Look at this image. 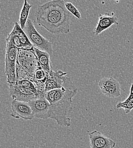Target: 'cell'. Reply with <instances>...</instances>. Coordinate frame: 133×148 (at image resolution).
I'll return each instance as SVG.
<instances>
[{
	"label": "cell",
	"mask_w": 133,
	"mask_h": 148,
	"mask_svg": "<svg viewBox=\"0 0 133 148\" xmlns=\"http://www.w3.org/2000/svg\"><path fill=\"white\" fill-rule=\"evenodd\" d=\"M23 30L34 47L46 51L50 55L53 54V48L51 42L39 34L31 19H27Z\"/></svg>",
	"instance_id": "cell-3"
},
{
	"label": "cell",
	"mask_w": 133,
	"mask_h": 148,
	"mask_svg": "<svg viewBox=\"0 0 133 148\" xmlns=\"http://www.w3.org/2000/svg\"><path fill=\"white\" fill-rule=\"evenodd\" d=\"M114 1H117V2H118V1H121V0H114Z\"/></svg>",
	"instance_id": "cell-22"
},
{
	"label": "cell",
	"mask_w": 133,
	"mask_h": 148,
	"mask_svg": "<svg viewBox=\"0 0 133 148\" xmlns=\"http://www.w3.org/2000/svg\"><path fill=\"white\" fill-rule=\"evenodd\" d=\"M117 109H122L126 114H129L133 110V82L132 83L130 94L123 101H119L116 105Z\"/></svg>",
	"instance_id": "cell-14"
},
{
	"label": "cell",
	"mask_w": 133,
	"mask_h": 148,
	"mask_svg": "<svg viewBox=\"0 0 133 148\" xmlns=\"http://www.w3.org/2000/svg\"><path fill=\"white\" fill-rule=\"evenodd\" d=\"M49 74L41 67H39L35 72L33 74L34 76V83L39 84H45L47 81Z\"/></svg>",
	"instance_id": "cell-18"
},
{
	"label": "cell",
	"mask_w": 133,
	"mask_h": 148,
	"mask_svg": "<svg viewBox=\"0 0 133 148\" xmlns=\"http://www.w3.org/2000/svg\"><path fill=\"white\" fill-rule=\"evenodd\" d=\"M32 5L28 2L27 0H25L23 8H22L20 13L19 21V25L23 30H24L25 27L26 23L28 19V17Z\"/></svg>",
	"instance_id": "cell-16"
},
{
	"label": "cell",
	"mask_w": 133,
	"mask_h": 148,
	"mask_svg": "<svg viewBox=\"0 0 133 148\" xmlns=\"http://www.w3.org/2000/svg\"><path fill=\"white\" fill-rule=\"evenodd\" d=\"M17 63V67L31 75L40 67L34 47L31 49H19Z\"/></svg>",
	"instance_id": "cell-4"
},
{
	"label": "cell",
	"mask_w": 133,
	"mask_h": 148,
	"mask_svg": "<svg viewBox=\"0 0 133 148\" xmlns=\"http://www.w3.org/2000/svg\"><path fill=\"white\" fill-rule=\"evenodd\" d=\"M14 27L16 29L17 34L19 36L20 42L22 45L23 49H32L34 46L33 44L31 43L28 37L27 36L26 34L24 32V30L21 28L18 22H15L14 26Z\"/></svg>",
	"instance_id": "cell-15"
},
{
	"label": "cell",
	"mask_w": 133,
	"mask_h": 148,
	"mask_svg": "<svg viewBox=\"0 0 133 148\" xmlns=\"http://www.w3.org/2000/svg\"><path fill=\"white\" fill-rule=\"evenodd\" d=\"M64 0H51L38 6L35 18L38 25L51 34L70 33V15Z\"/></svg>",
	"instance_id": "cell-1"
},
{
	"label": "cell",
	"mask_w": 133,
	"mask_h": 148,
	"mask_svg": "<svg viewBox=\"0 0 133 148\" xmlns=\"http://www.w3.org/2000/svg\"><path fill=\"white\" fill-rule=\"evenodd\" d=\"M74 2H75L77 3V2H79L80 0H74Z\"/></svg>",
	"instance_id": "cell-21"
},
{
	"label": "cell",
	"mask_w": 133,
	"mask_h": 148,
	"mask_svg": "<svg viewBox=\"0 0 133 148\" xmlns=\"http://www.w3.org/2000/svg\"><path fill=\"white\" fill-rule=\"evenodd\" d=\"M34 117L42 119H50L51 105L44 96H41L29 102Z\"/></svg>",
	"instance_id": "cell-8"
},
{
	"label": "cell",
	"mask_w": 133,
	"mask_h": 148,
	"mask_svg": "<svg viewBox=\"0 0 133 148\" xmlns=\"http://www.w3.org/2000/svg\"><path fill=\"white\" fill-rule=\"evenodd\" d=\"M98 86L101 92L109 98H117L121 95V86L119 82L114 77H106L101 79Z\"/></svg>",
	"instance_id": "cell-6"
},
{
	"label": "cell",
	"mask_w": 133,
	"mask_h": 148,
	"mask_svg": "<svg viewBox=\"0 0 133 148\" xmlns=\"http://www.w3.org/2000/svg\"><path fill=\"white\" fill-rule=\"evenodd\" d=\"M74 87L71 79L67 77L65 86L57 90L54 100L50 103V119L55 120L62 127L68 128L71 125V120L67 117V114L73 98L77 93V88Z\"/></svg>",
	"instance_id": "cell-2"
},
{
	"label": "cell",
	"mask_w": 133,
	"mask_h": 148,
	"mask_svg": "<svg viewBox=\"0 0 133 148\" xmlns=\"http://www.w3.org/2000/svg\"><path fill=\"white\" fill-rule=\"evenodd\" d=\"M91 148H114L116 143L97 130L88 133Z\"/></svg>",
	"instance_id": "cell-10"
},
{
	"label": "cell",
	"mask_w": 133,
	"mask_h": 148,
	"mask_svg": "<svg viewBox=\"0 0 133 148\" xmlns=\"http://www.w3.org/2000/svg\"><path fill=\"white\" fill-rule=\"evenodd\" d=\"M67 73L61 70H51L45 83V92L57 90L64 87L67 79Z\"/></svg>",
	"instance_id": "cell-11"
},
{
	"label": "cell",
	"mask_w": 133,
	"mask_h": 148,
	"mask_svg": "<svg viewBox=\"0 0 133 148\" xmlns=\"http://www.w3.org/2000/svg\"><path fill=\"white\" fill-rule=\"evenodd\" d=\"M65 6L67 10L74 16L76 18L78 19H81V14L78 11V10L76 8V7L71 3V2H66L65 3Z\"/></svg>",
	"instance_id": "cell-20"
},
{
	"label": "cell",
	"mask_w": 133,
	"mask_h": 148,
	"mask_svg": "<svg viewBox=\"0 0 133 148\" xmlns=\"http://www.w3.org/2000/svg\"><path fill=\"white\" fill-rule=\"evenodd\" d=\"M16 84L19 86L27 88L33 90L36 94H37L38 96L41 97V96L38 92V90L35 86V83L33 81L29 79H22V80H17L16 82Z\"/></svg>",
	"instance_id": "cell-19"
},
{
	"label": "cell",
	"mask_w": 133,
	"mask_h": 148,
	"mask_svg": "<svg viewBox=\"0 0 133 148\" xmlns=\"http://www.w3.org/2000/svg\"><path fill=\"white\" fill-rule=\"evenodd\" d=\"M18 49L6 45L5 59V74L7 83L15 84L17 82V64Z\"/></svg>",
	"instance_id": "cell-5"
},
{
	"label": "cell",
	"mask_w": 133,
	"mask_h": 148,
	"mask_svg": "<svg viewBox=\"0 0 133 148\" xmlns=\"http://www.w3.org/2000/svg\"><path fill=\"white\" fill-rule=\"evenodd\" d=\"M11 110V116L17 119L32 120L34 117L32 108L29 102L13 100Z\"/></svg>",
	"instance_id": "cell-7"
},
{
	"label": "cell",
	"mask_w": 133,
	"mask_h": 148,
	"mask_svg": "<svg viewBox=\"0 0 133 148\" xmlns=\"http://www.w3.org/2000/svg\"><path fill=\"white\" fill-rule=\"evenodd\" d=\"M10 95L13 100L29 102L40 96L33 90L19 86L16 83H8Z\"/></svg>",
	"instance_id": "cell-9"
},
{
	"label": "cell",
	"mask_w": 133,
	"mask_h": 148,
	"mask_svg": "<svg viewBox=\"0 0 133 148\" xmlns=\"http://www.w3.org/2000/svg\"><path fill=\"white\" fill-rule=\"evenodd\" d=\"M113 25H119L118 19L117 17L114 16H110L108 13L104 15L100 14L99 19L93 31V34L95 36H98Z\"/></svg>",
	"instance_id": "cell-12"
},
{
	"label": "cell",
	"mask_w": 133,
	"mask_h": 148,
	"mask_svg": "<svg viewBox=\"0 0 133 148\" xmlns=\"http://www.w3.org/2000/svg\"><path fill=\"white\" fill-rule=\"evenodd\" d=\"M6 45H10L17 47V49H23L22 45L20 42L19 36L17 32L14 27L10 34H8V37L6 39Z\"/></svg>",
	"instance_id": "cell-17"
},
{
	"label": "cell",
	"mask_w": 133,
	"mask_h": 148,
	"mask_svg": "<svg viewBox=\"0 0 133 148\" xmlns=\"http://www.w3.org/2000/svg\"><path fill=\"white\" fill-rule=\"evenodd\" d=\"M34 51L36 56L38 58V62L40 66L47 73L51 72V60H50V54L46 51L38 49L34 47Z\"/></svg>",
	"instance_id": "cell-13"
}]
</instances>
